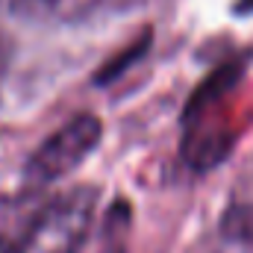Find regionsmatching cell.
Listing matches in <instances>:
<instances>
[{"mask_svg": "<svg viewBox=\"0 0 253 253\" xmlns=\"http://www.w3.org/2000/svg\"><path fill=\"white\" fill-rule=\"evenodd\" d=\"M94 206L97 194L91 189H71L53 197L30 224L15 253H77L91 233Z\"/></svg>", "mask_w": 253, "mask_h": 253, "instance_id": "cell-1", "label": "cell"}, {"mask_svg": "<svg viewBox=\"0 0 253 253\" xmlns=\"http://www.w3.org/2000/svg\"><path fill=\"white\" fill-rule=\"evenodd\" d=\"M103 126L94 115H77L74 121L59 126L27 162V186L39 189V186H50L56 180H62L65 174H71L74 168H80V162L97 147Z\"/></svg>", "mask_w": 253, "mask_h": 253, "instance_id": "cell-2", "label": "cell"}, {"mask_svg": "<svg viewBox=\"0 0 253 253\" xmlns=\"http://www.w3.org/2000/svg\"><path fill=\"white\" fill-rule=\"evenodd\" d=\"M0 6L33 24H74L83 21L97 0H0Z\"/></svg>", "mask_w": 253, "mask_h": 253, "instance_id": "cell-3", "label": "cell"}, {"mask_svg": "<svg viewBox=\"0 0 253 253\" xmlns=\"http://www.w3.org/2000/svg\"><path fill=\"white\" fill-rule=\"evenodd\" d=\"M9 62H12V50H9L6 36L0 33V85H3V80H6V74H9Z\"/></svg>", "mask_w": 253, "mask_h": 253, "instance_id": "cell-4", "label": "cell"}, {"mask_svg": "<svg viewBox=\"0 0 253 253\" xmlns=\"http://www.w3.org/2000/svg\"><path fill=\"white\" fill-rule=\"evenodd\" d=\"M0 253H15V251H12V248H9V245H6V242L0 239Z\"/></svg>", "mask_w": 253, "mask_h": 253, "instance_id": "cell-5", "label": "cell"}]
</instances>
